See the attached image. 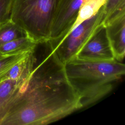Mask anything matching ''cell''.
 Here are the masks:
<instances>
[{
  "instance_id": "cell-5",
  "label": "cell",
  "mask_w": 125,
  "mask_h": 125,
  "mask_svg": "<svg viewBox=\"0 0 125 125\" xmlns=\"http://www.w3.org/2000/svg\"><path fill=\"white\" fill-rule=\"evenodd\" d=\"M75 58L92 62H109L116 60L107 37L105 27L103 24L84 44Z\"/></svg>"
},
{
  "instance_id": "cell-9",
  "label": "cell",
  "mask_w": 125,
  "mask_h": 125,
  "mask_svg": "<svg viewBox=\"0 0 125 125\" xmlns=\"http://www.w3.org/2000/svg\"><path fill=\"white\" fill-rule=\"evenodd\" d=\"M38 44L27 36L13 40L0 46V57L33 51Z\"/></svg>"
},
{
  "instance_id": "cell-14",
  "label": "cell",
  "mask_w": 125,
  "mask_h": 125,
  "mask_svg": "<svg viewBox=\"0 0 125 125\" xmlns=\"http://www.w3.org/2000/svg\"><path fill=\"white\" fill-rule=\"evenodd\" d=\"M14 0H0V22L10 19Z\"/></svg>"
},
{
  "instance_id": "cell-8",
  "label": "cell",
  "mask_w": 125,
  "mask_h": 125,
  "mask_svg": "<svg viewBox=\"0 0 125 125\" xmlns=\"http://www.w3.org/2000/svg\"><path fill=\"white\" fill-rule=\"evenodd\" d=\"M28 77L20 80H6L0 83V125L13 105L23 83Z\"/></svg>"
},
{
  "instance_id": "cell-4",
  "label": "cell",
  "mask_w": 125,
  "mask_h": 125,
  "mask_svg": "<svg viewBox=\"0 0 125 125\" xmlns=\"http://www.w3.org/2000/svg\"><path fill=\"white\" fill-rule=\"evenodd\" d=\"M103 18L104 5L95 15L79 24L62 38L48 42L63 64L75 57L84 44L103 24Z\"/></svg>"
},
{
  "instance_id": "cell-10",
  "label": "cell",
  "mask_w": 125,
  "mask_h": 125,
  "mask_svg": "<svg viewBox=\"0 0 125 125\" xmlns=\"http://www.w3.org/2000/svg\"><path fill=\"white\" fill-rule=\"evenodd\" d=\"M106 0H84L80 6L77 19L69 31L83 21L95 15L100 8L104 5Z\"/></svg>"
},
{
  "instance_id": "cell-7",
  "label": "cell",
  "mask_w": 125,
  "mask_h": 125,
  "mask_svg": "<svg viewBox=\"0 0 125 125\" xmlns=\"http://www.w3.org/2000/svg\"><path fill=\"white\" fill-rule=\"evenodd\" d=\"M115 59L122 62L125 56V10L103 25Z\"/></svg>"
},
{
  "instance_id": "cell-13",
  "label": "cell",
  "mask_w": 125,
  "mask_h": 125,
  "mask_svg": "<svg viewBox=\"0 0 125 125\" xmlns=\"http://www.w3.org/2000/svg\"><path fill=\"white\" fill-rule=\"evenodd\" d=\"M28 52H29L7 57H0V83L4 81V77L9 70Z\"/></svg>"
},
{
  "instance_id": "cell-3",
  "label": "cell",
  "mask_w": 125,
  "mask_h": 125,
  "mask_svg": "<svg viewBox=\"0 0 125 125\" xmlns=\"http://www.w3.org/2000/svg\"><path fill=\"white\" fill-rule=\"evenodd\" d=\"M60 0H14L10 19L37 44L50 40L52 20Z\"/></svg>"
},
{
  "instance_id": "cell-2",
  "label": "cell",
  "mask_w": 125,
  "mask_h": 125,
  "mask_svg": "<svg viewBox=\"0 0 125 125\" xmlns=\"http://www.w3.org/2000/svg\"><path fill=\"white\" fill-rule=\"evenodd\" d=\"M67 79L82 108L95 104L111 92L125 74V65L116 60L92 62L74 58L64 64Z\"/></svg>"
},
{
  "instance_id": "cell-12",
  "label": "cell",
  "mask_w": 125,
  "mask_h": 125,
  "mask_svg": "<svg viewBox=\"0 0 125 125\" xmlns=\"http://www.w3.org/2000/svg\"><path fill=\"white\" fill-rule=\"evenodd\" d=\"M123 10H125V0H106L104 5L103 25Z\"/></svg>"
},
{
  "instance_id": "cell-1",
  "label": "cell",
  "mask_w": 125,
  "mask_h": 125,
  "mask_svg": "<svg viewBox=\"0 0 125 125\" xmlns=\"http://www.w3.org/2000/svg\"><path fill=\"white\" fill-rule=\"evenodd\" d=\"M48 51L36 63L0 125H44L82 108L65 75L64 64L47 42Z\"/></svg>"
},
{
  "instance_id": "cell-11",
  "label": "cell",
  "mask_w": 125,
  "mask_h": 125,
  "mask_svg": "<svg viewBox=\"0 0 125 125\" xmlns=\"http://www.w3.org/2000/svg\"><path fill=\"white\" fill-rule=\"evenodd\" d=\"M25 36H27L25 32L11 19L0 22V46Z\"/></svg>"
},
{
  "instance_id": "cell-6",
  "label": "cell",
  "mask_w": 125,
  "mask_h": 125,
  "mask_svg": "<svg viewBox=\"0 0 125 125\" xmlns=\"http://www.w3.org/2000/svg\"><path fill=\"white\" fill-rule=\"evenodd\" d=\"M84 0H60L52 20L49 41L59 40L69 31Z\"/></svg>"
}]
</instances>
